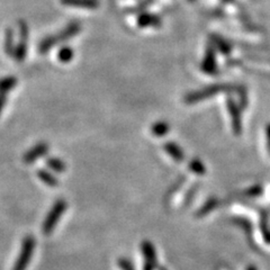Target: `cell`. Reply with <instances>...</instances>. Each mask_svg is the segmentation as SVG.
I'll return each instance as SVG.
<instances>
[{
    "label": "cell",
    "instance_id": "6da1fadb",
    "mask_svg": "<svg viewBox=\"0 0 270 270\" xmlns=\"http://www.w3.org/2000/svg\"><path fill=\"white\" fill-rule=\"evenodd\" d=\"M239 86H232V85H211L204 87L199 90L191 91V93L187 94L184 98V101L187 105H194L200 101H204L211 97H214L215 95H219L221 93H229V91H235L238 90Z\"/></svg>",
    "mask_w": 270,
    "mask_h": 270
},
{
    "label": "cell",
    "instance_id": "7a4b0ae2",
    "mask_svg": "<svg viewBox=\"0 0 270 270\" xmlns=\"http://www.w3.org/2000/svg\"><path fill=\"white\" fill-rule=\"evenodd\" d=\"M80 28L81 27L79 25V23L77 22L70 23L63 31L55 34V35H50L45 38H43L40 43V45H38V51H40V53H42V54H45L46 52H49L52 47H54L55 45L59 44V43L65 42L76 36L77 34L80 32Z\"/></svg>",
    "mask_w": 270,
    "mask_h": 270
},
{
    "label": "cell",
    "instance_id": "3957f363",
    "mask_svg": "<svg viewBox=\"0 0 270 270\" xmlns=\"http://www.w3.org/2000/svg\"><path fill=\"white\" fill-rule=\"evenodd\" d=\"M68 209V202L64 199H57L54 204H53L52 209L47 213L46 218L43 222L42 231L45 235L51 234L53 230L55 229L57 222L60 221L61 216L65 213Z\"/></svg>",
    "mask_w": 270,
    "mask_h": 270
},
{
    "label": "cell",
    "instance_id": "277c9868",
    "mask_svg": "<svg viewBox=\"0 0 270 270\" xmlns=\"http://www.w3.org/2000/svg\"><path fill=\"white\" fill-rule=\"evenodd\" d=\"M18 31H19V42L17 43V45H15L13 57L15 59L16 62L21 63V62L26 59L27 55L28 34H30V30H28L27 24L24 21H21L18 23Z\"/></svg>",
    "mask_w": 270,
    "mask_h": 270
},
{
    "label": "cell",
    "instance_id": "5b68a950",
    "mask_svg": "<svg viewBox=\"0 0 270 270\" xmlns=\"http://www.w3.org/2000/svg\"><path fill=\"white\" fill-rule=\"evenodd\" d=\"M34 249H35V239H34L32 235H27L26 238L23 240L21 254H19V257L17 258V261L13 270H26L33 257Z\"/></svg>",
    "mask_w": 270,
    "mask_h": 270
},
{
    "label": "cell",
    "instance_id": "8992f818",
    "mask_svg": "<svg viewBox=\"0 0 270 270\" xmlns=\"http://www.w3.org/2000/svg\"><path fill=\"white\" fill-rule=\"evenodd\" d=\"M200 69L204 74L209 76H215L218 75V60H216V54H215V47L210 44L206 47L205 50V55L202 57L201 63H200Z\"/></svg>",
    "mask_w": 270,
    "mask_h": 270
},
{
    "label": "cell",
    "instance_id": "52a82bcc",
    "mask_svg": "<svg viewBox=\"0 0 270 270\" xmlns=\"http://www.w3.org/2000/svg\"><path fill=\"white\" fill-rule=\"evenodd\" d=\"M141 251L144 260H146L143 264V270H156L158 267V259L154 245L150 241H143L141 243Z\"/></svg>",
    "mask_w": 270,
    "mask_h": 270
},
{
    "label": "cell",
    "instance_id": "ba28073f",
    "mask_svg": "<svg viewBox=\"0 0 270 270\" xmlns=\"http://www.w3.org/2000/svg\"><path fill=\"white\" fill-rule=\"evenodd\" d=\"M50 147L46 142H40L31 148L23 157V161L25 165H33L34 162L37 161L38 159H41L42 157L46 156L49 153Z\"/></svg>",
    "mask_w": 270,
    "mask_h": 270
},
{
    "label": "cell",
    "instance_id": "9c48e42d",
    "mask_svg": "<svg viewBox=\"0 0 270 270\" xmlns=\"http://www.w3.org/2000/svg\"><path fill=\"white\" fill-rule=\"evenodd\" d=\"M226 105H228V110L231 116V124H232L233 132L236 135H240L242 133V118H241V110L239 105L232 98L228 99Z\"/></svg>",
    "mask_w": 270,
    "mask_h": 270
},
{
    "label": "cell",
    "instance_id": "30bf717a",
    "mask_svg": "<svg viewBox=\"0 0 270 270\" xmlns=\"http://www.w3.org/2000/svg\"><path fill=\"white\" fill-rule=\"evenodd\" d=\"M163 149L170 158H172L176 162H182L185 160V152L182 148L178 146L176 142H166L163 144Z\"/></svg>",
    "mask_w": 270,
    "mask_h": 270
},
{
    "label": "cell",
    "instance_id": "8fae6325",
    "mask_svg": "<svg viewBox=\"0 0 270 270\" xmlns=\"http://www.w3.org/2000/svg\"><path fill=\"white\" fill-rule=\"evenodd\" d=\"M161 18L150 13H143L138 18V25L141 28L148 27H159L161 26Z\"/></svg>",
    "mask_w": 270,
    "mask_h": 270
},
{
    "label": "cell",
    "instance_id": "7c38bea8",
    "mask_svg": "<svg viewBox=\"0 0 270 270\" xmlns=\"http://www.w3.org/2000/svg\"><path fill=\"white\" fill-rule=\"evenodd\" d=\"M61 4L68 7L96 9L99 6L98 0H61Z\"/></svg>",
    "mask_w": 270,
    "mask_h": 270
},
{
    "label": "cell",
    "instance_id": "4fadbf2b",
    "mask_svg": "<svg viewBox=\"0 0 270 270\" xmlns=\"http://www.w3.org/2000/svg\"><path fill=\"white\" fill-rule=\"evenodd\" d=\"M212 43L211 44L213 45L215 49H218L222 54L223 55H229L231 50H232V47H231L230 43L225 40V38L221 37L219 35H212L211 37Z\"/></svg>",
    "mask_w": 270,
    "mask_h": 270
},
{
    "label": "cell",
    "instance_id": "5bb4252c",
    "mask_svg": "<svg viewBox=\"0 0 270 270\" xmlns=\"http://www.w3.org/2000/svg\"><path fill=\"white\" fill-rule=\"evenodd\" d=\"M219 199L216 197H211L210 199H207L204 204L201 205L200 209L196 212V218H204L205 215L210 214L211 212H213L215 209H218L219 206Z\"/></svg>",
    "mask_w": 270,
    "mask_h": 270
},
{
    "label": "cell",
    "instance_id": "9a60e30c",
    "mask_svg": "<svg viewBox=\"0 0 270 270\" xmlns=\"http://www.w3.org/2000/svg\"><path fill=\"white\" fill-rule=\"evenodd\" d=\"M18 84V80L16 77L14 76H6L0 78V94L7 95L11 93L13 89H15V87Z\"/></svg>",
    "mask_w": 270,
    "mask_h": 270
},
{
    "label": "cell",
    "instance_id": "2e32d148",
    "mask_svg": "<svg viewBox=\"0 0 270 270\" xmlns=\"http://www.w3.org/2000/svg\"><path fill=\"white\" fill-rule=\"evenodd\" d=\"M37 177L40 178V180L49 187H56L59 185V180L57 178L53 175L52 172L45 170V169H38L37 170Z\"/></svg>",
    "mask_w": 270,
    "mask_h": 270
},
{
    "label": "cell",
    "instance_id": "e0dca14e",
    "mask_svg": "<svg viewBox=\"0 0 270 270\" xmlns=\"http://www.w3.org/2000/svg\"><path fill=\"white\" fill-rule=\"evenodd\" d=\"M170 131V125L165 120H159V122L152 124L151 126V133L157 138H162L167 135Z\"/></svg>",
    "mask_w": 270,
    "mask_h": 270
},
{
    "label": "cell",
    "instance_id": "ac0fdd59",
    "mask_svg": "<svg viewBox=\"0 0 270 270\" xmlns=\"http://www.w3.org/2000/svg\"><path fill=\"white\" fill-rule=\"evenodd\" d=\"M46 165L49 167L52 171L54 172H64L66 170V166L63 160H61L59 158H49L46 160Z\"/></svg>",
    "mask_w": 270,
    "mask_h": 270
},
{
    "label": "cell",
    "instance_id": "d6986e66",
    "mask_svg": "<svg viewBox=\"0 0 270 270\" xmlns=\"http://www.w3.org/2000/svg\"><path fill=\"white\" fill-rule=\"evenodd\" d=\"M15 45H14V32L12 28H7L6 34H5V52L9 56H13Z\"/></svg>",
    "mask_w": 270,
    "mask_h": 270
},
{
    "label": "cell",
    "instance_id": "ffe728a7",
    "mask_svg": "<svg viewBox=\"0 0 270 270\" xmlns=\"http://www.w3.org/2000/svg\"><path fill=\"white\" fill-rule=\"evenodd\" d=\"M188 168H189V170L195 173L197 176H204L206 173V168L204 166V163H202L199 159H191L188 163Z\"/></svg>",
    "mask_w": 270,
    "mask_h": 270
},
{
    "label": "cell",
    "instance_id": "44dd1931",
    "mask_svg": "<svg viewBox=\"0 0 270 270\" xmlns=\"http://www.w3.org/2000/svg\"><path fill=\"white\" fill-rule=\"evenodd\" d=\"M75 56V51L69 46H63L60 49L59 53H57V59H59L62 63H68L70 62Z\"/></svg>",
    "mask_w": 270,
    "mask_h": 270
},
{
    "label": "cell",
    "instance_id": "7402d4cb",
    "mask_svg": "<svg viewBox=\"0 0 270 270\" xmlns=\"http://www.w3.org/2000/svg\"><path fill=\"white\" fill-rule=\"evenodd\" d=\"M262 191H263L262 186L254 185L252 187L248 188V189L243 192V195L247 197H258L262 194Z\"/></svg>",
    "mask_w": 270,
    "mask_h": 270
},
{
    "label": "cell",
    "instance_id": "603a6c76",
    "mask_svg": "<svg viewBox=\"0 0 270 270\" xmlns=\"http://www.w3.org/2000/svg\"><path fill=\"white\" fill-rule=\"evenodd\" d=\"M118 266L122 270H135L132 262L126 258H120L118 260Z\"/></svg>",
    "mask_w": 270,
    "mask_h": 270
},
{
    "label": "cell",
    "instance_id": "cb8c5ba5",
    "mask_svg": "<svg viewBox=\"0 0 270 270\" xmlns=\"http://www.w3.org/2000/svg\"><path fill=\"white\" fill-rule=\"evenodd\" d=\"M233 223L239 224L241 228H242L245 231V232L250 233V231H251V225H250L249 222L245 219H234Z\"/></svg>",
    "mask_w": 270,
    "mask_h": 270
},
{
    "label": "cell",
    "instance_id": "d4e9b609",
    "mask_svg": "<svg viewBox=\"0 0 270 270\" xmlns=\"http://www.w3.org/2000/svg\"><path fill=\"white\" fill-rule=\"evenodd\" d=\"M6 103H7V96L4 94H0V115H2Z\"/></svg>",
    "mask_w": 270,
    "mask_h": 270
},
{
    "label": "cell",
    "instance_id": "484cf974",
    "mask_svg": "<svg viewBox=\"0 0 270 270\" xmlns=\"http://www.w3.org/2000/svg\"><path fill=\"white\" fill-rule=\"evenodd\" d=\"M266 135H267V146H268V150H269V152H270V124L267 126Z\"/></svg>",
    "mask_w": 270,
    "mask_h": 270
},
{
    "label": "cell",
    "instance_id": "4316f807",
    "mask_svg": "<svg viewBox=\"0 0 270 270\" xmlns=\"http://www.w3.org/2000/svg\"><path fill=\"white\" fill-rule=\"evenodd\" d=\"M247 270H258V269H257V267L253 266V264H251V266H249V267H248Z\"/></svg>",
    "mask_w": 270,
    "mask_h": 270
},
{
    "label": "cell",
    "instance_id": "83f0119b",
    "mask_svg": "<svg viewBox=\"0 0 270 270\" xmlns=\"http://www.w3.org/2000/svg\"><path fill=\"white\" fill-rule=\"evenodd\" d=\"M159 270H167L165 267H160V269H159Z\"/></svg>",
    "mask_w": 270,
    "mask_h": 270
},
{
    "label": "cell",
    "instance_id": "f1b7e54d",
    "mask_svg": "<svg viewBox=\"0 0 270 270\" xmlns=\"http://www.w3.org/2000/svg\"><path fill=\"white\" fill-rule=\"evenodd\" d=\"M189 3H195V0H188Z\"/></svg>",
    "mask_w": 270,
    "mask_h": 270
}]
</instances>
